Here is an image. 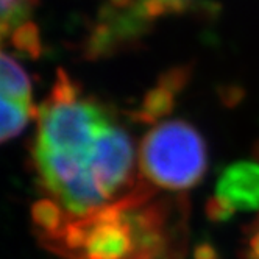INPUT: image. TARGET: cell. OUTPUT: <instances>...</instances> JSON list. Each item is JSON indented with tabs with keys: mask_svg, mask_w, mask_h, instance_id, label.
<instances>
[{
	"mask_svg": "<svg viewBox=\"0 0 259 259\" xmlns=\"http://www.w3.org/2000/svg\"><path fill=\"white\" fill-rule=\"evenodd\" d=\"M259 209V162L237 161L220 175L208 212L215 220H225L237 212Z\"/></svg>",
	"mask_w": 259,
	"mask_h": 259,
	"instance_id": "277c9868",
	"label": "cell"
},
{
	"mask_svg": "<svg viewBox=\"0 0 259 259\" xmlns=\"http://www.w3.org/2000/svg\"><path fill=\"white\" fill-rule=\"evenodd\" d=\"M34 113L31 81L25 69L0 52V144L22 133Z\"/></svg>",
	"mask_w": 259,
	"mask_h": 259,
	"instance_id": "3957f363",
	"label": "cell"
},
{
	"mask_svg": "<svg viewBox=\"0 0 259 259\" xmlns=\"http://www.w3.org/2000/svg\"><path fill=\"white\" fill-rule=\"evenodd\" d=\"M8 31H10V30H8V28H7L5 25H2V24H0V41H2V38H4V36H5V34H7Z\"/></svg>",
	"mask_w": 259,
	"mask_h": 259,
	"instance_id": "ba28073f",
	"label": "cell"
},
{
	"mask_svg": "<svg viewBox=\"0 0 259 259\" xmlns=\"http://www.w3.org/2000/svg\"><path fill=\"white\" fill-rule=\"evenodd\" d=\"M189 5V0H138V7L147 21L178 13Z\"/></svg>",
	"mask_w": 259,
	"mask_h": 259,
	"instance_id": "5b68a950",
	"label": "cell"
},
{
	"mask_svg": "<svg viewBox=\"0 0 259 259\" xmlns=\"http://www.w3.org/2000/svg\"><path fill=\"white\" fill-rule=\"evenodd\" d=\"M244 256L245 259H259V217L248 233Z\"/></svg>",
	"mask_w": 259,
	"mask_h": 259,
	"instance_id": "52a82bcc",
	"label": "cell"
},
{
	"mask_svg": "<svg viewBox=\"0 0 259 259\" xmlns=\"http://www.w3.org/2000/svg\"><path fill=\"white\" fill-rule=\"evenodd\" d=\"M30 0H0V24L11 30L28 14Z\"/></svg>",
	"mask_w": 259,
	"mask_h": 259,
	"instance_id": "8992f818",
	"label": "cell"
},
{
	"mask_svg": "<svg viewBox=\"0 0 259 259\" xmlns=\"http://www.w3.org/2000/svg\"><path fill=\"white\" fill-rule=\"evenodd\" d=\"M31 156L39 239L119 205L145 181L126 130L64 72L39 108Z\"/></svg>",
	"mask_w": 259,
	"mask_h": 259,
	"instance_id": "6da1fadb",
	"label": "cell"
},
{
	"mask_svg": "<svg viewBox=\"0 0 259 259\" xmlns=\"http://www.w3.org/2000/svg\"><path fill=\"white\" fill-rule=\"evenodd\" d=\"M138 159L141 175L153 188L181 192L201 181L208 167V150L194 125L170 119L147 132Z\"/></svg>",
	"mask_w": 259,
	"mask_h": 259,
	"instance_id": "7a4b0ae2",
	"label": "cell"
}]
</instances>
